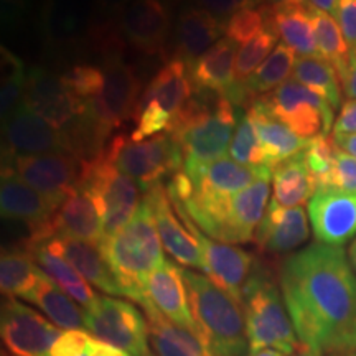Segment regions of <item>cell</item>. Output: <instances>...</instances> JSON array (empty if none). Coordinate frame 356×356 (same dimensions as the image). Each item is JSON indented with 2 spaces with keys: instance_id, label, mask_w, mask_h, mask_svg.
Segmentation results:
<instances>
[{
  "instance_id": "obj_38",
  "label": "cell",
  "mask_w": 356,
  "mask_h": 356,
  "mask_svg": "<svg viewBox=\"0 0 356 356\" xmlns=\"http://www.w3.org/2000/svg\"><path fill=\"white\" fill-rule=\"evenodd\" d=\"M293 79L325 97L333 109L341 104V84L335 68L323 58H300L293 68Z\"/></svg>"
},
{
  "instance_id": "obj_43",
  "label": "cell",
  "mask_w": 356,
  "mask_h": 356,
  "mask_svg": "<svg viewBox=\"0 0 356 356\" xmlns=\"http://www.w3.org/2000/svg\"><path fill=\"white\" fill-rule=\"evenodd\" d=\"M270 24V7L262 6L256 8H246L234 13L231 19L226 22V37L233 40L236 44L246 43L262 29Z\"/></svg>"
},
{
  "instance_id": "obj_19",
  "label": "cell",
  "mask_w": 356,
  "mask_h": 356,
  "mask_svg": "<svg viewBox=\"0 0 356 356\" xmlns=\"http://www.w3.org/2000/svg\"><path fill=\"white\" fill-rule=\"evenodd\" d=\"M3 157H30L51 152H73L68 136L44 121L42 115L20 104L3 122ZM74 154V152H73Z\"/></svg>"
},
{
  "instance_id": "obj_51",
  "label": "cell",
  "mask_w": 356,
  "mask_h": 356,
  "mask_svg": "<svg viewBox=\"0 0 356 356\" xmlns=\"http://www.w3.org/2000/svg\"><path fill=\"white\" fill-rule=\"evenodd\" d=\"M332 137L338 149L356 159V134H333Z\"/></svg>"
},
{
  "instance_id": "obj_4",
  "label": "cell",
  "mask_w": 356,
  "mask_h": 356,
  "mask_svg": "<svg viewBox=\"0 0 356 356\" xmlns=\"http://www.w3.org/2000/svg\"><path fill=\"white\" fill-rule=\"evenodd\" d=\"M99 248L122 287L124 297L137 302L142 309L149 305L147 279L165 262L149 200L144 197L132 220L118 234L102 241Z\"/></svg>"
},
{
  "instance_id": "obj_29",
  "label": "cell",
  "mask_w": 356,
  "mask_h": 356,
  "mask_svg": "<svg viewBox=\"0 0 356 356\" xmlns=\"http://www.w3.org/2000/svg\"><path fill=\"white\" fill-rule=\"evenodd\" d=\"M248 114L254 124L270 168L277 167L279 163L286 162L305 150L309 140L302 139L287 126L277 121L259 99H254V102L249 106Z\"/></svg>"
},
{
  "instance_id": "obj_20",
  "label": "cell",
  "mask_w": 356,
  "mask_h": 356,
  "mask_svg": "<svg viewBox=\"0 0 356 356\" xmlns=\"http://www.w3.org/2000/svg\"><path fill=\"white\" fill-rule=\"evenodd\" d=\"M317 243L343 246L356 234V195L337 188H320L307 203Z\"/></svg>"
},
{
  "instance_id": "obj_17",
  "label": "cell",
  "mask_w": 356,
  "mask_h": 356,
  "mask_svg": "<svg viewBox=\"0 0 356 356\" xmlns=\"http://www.w3.org/2000/svg\"><path fill=\"white\" fill-rule=\"evenodd\" d=\"M273 172L270 168H252L238 163L231 157H222L213 162L210 167L193 184V193L184 203H175L185 211H197L215 208L226 203L239 191L252 185L264 173Z\"/></svg>"
},
{
  "instance_id": "obj_23",
  "label": "cell",
  "mask_w": 356,
  "mask_h": 356,
  "mask_svg": "<svg viewBox=\"0 0 356 356\" xmlns=\"http://www.w3.org/2000/svg\"><path fill=\"white\" fill-rule=\"evenodd\" d=\"M145 297L149 305L144 310L155 309L172 323L195 333L184 269L165 259L147 279Z\"/></svg>"
},
{
  "instance_id": "obj_32",
  "label": "cell",
  "mask_w": 356,
  "mask_h": 356,
  "mask_svg": "<svg viewBox=\"0 0 356 356\" xmlns=\"http://www.w3.org/2000/svg\"><path fill=\"white\" fill-rule=\"evenodd\" d=\"M26 302L38 307L58 328H65V330L84 328V310L79 309L78 302L71 299L43 270Z\"/></svg>"
},
{
  "instance_id": "obj_5",
  "label": "cell",
  "mask_w": 356,
  "mask_h": 356,
  "mask_svg": "<svg viewBox=\"0 0 356 356\" xmlns=\"http://www.w3.org/2000/svg\"><path fill=\"white\" fill-rule=\"evenodd\" d=\"M243 310L251 353L274 348L287 356L299 345L282 292L266 270L254 269L243 292Z\"/></svg>"
},
{
  "instance_id": "obj_57",
  "label": "cell",
  "mask_w": 356,
  "mask_h": 356,
  "mask_svg": "<svg viewBox=\"0 0 356 356\" xmlns=\"http://www.w3.org/2000/svg\"><path fill=\"white\" fill-rule=\"evenodd\" d=\"M348 257H350L351 266H353V269H355V273H356V239H355L353 243H351L350 251H348Z\"/></svg>"
},
{
  "instance_id": "obj_53",
  "label": "cell",
  "mask_w": 356,
  "mask_h": 356,
  "mask_svg": "<svg viewBox=\"0 0 356 356\" xmlns=\"http://www.w3.org/2000/svg\"><path fill=\"white\" fill-rule=\"evenodd\" d=\"M338 2H340V0H307V3H309L312 8L327 12L330 13V15H335Z\"/></svg>"
},
{
  "instance_id": "obj_31",
  "label": "cell",
  "mask_w": 356,
  "mask_h": 356,
  "mask_svg": "<svg viewBox=\"0 0 356 356\" xmlns=\"http://www.w3.org/2000/svg\"><path fill=\"white\" fill-rule=\"evenodd\" d=\"M144 314L155 356H211L193 332L172 323L155 309L144 310Z\"/></svg>"
},
{
  "instance_id": "obj_3",
  "label": "cell",
  "mask_w": 356,
  "mask_h": 356,
  "mask_svg": "<svg viewBox=\"0 0 356 356\" xmlns=\"http://www.w3.org/2000/svg\"><path fill=\"white\" fill-rule=\"evenodd\" d=\"M238 114L229 97L216 95L211 101L193 99L181 111L168 134L181 147L184 170L191 181L225 157L233 140Z\"/></svg>"
},
{
  "instance_id": "obj_2",
  "label": "cell",
  "mask_w": 356,
  "mask_h": 356,
  "mask_svg": "<svg viewBox=\"0 0 356 356\" xmlns=\"http://www.w3.org/2000/svg\"><path fill=\"white\" fill-rule=\"evenodd\" d=\"M195 335L211 356H249L243 305L208 275L184 269Z\"/></svg>"
},
{
  "instance_id": "obj_55",
  "label": "cell",
  "mask_w": 356,
  "mask_h": 356,
  "mask_svg": "<svg viewBox=\"0 0 356 356\" xmlns=\"http://www.w3.org/2000/svg\"><path fill=\"white\" fill-rule=\"evenodd\" d=\"M289 356H322V353H318L317 350L310 348V346H307L305 343H300V341H299V345H297L296 351H293V353H291Z\"/></svg>"
},
{
  "instance_id": "obj_21",
  "label": "cell",
  "mask_w": 356,
  "mask_h": 356,
  "mask_svg": "<svg viewBox=\"0 0 356 356\" xmlns=\"http://www.w3.org/2000/svg\"><path fill=\"white\" fill-rule=\"evenodd\" d=\"M152 207L155 226H157L160 241L165 251L178 264L198 269L203 273L202 248L191 233L188 222L178 213L175 204L168 197L165 186L162 184L154 186L145 193Z\"/></svg>"
},
{
  "instance_id": "obj_37",
  "label": "cell",
  "mask_w": 356,
  "mask_h": 356,
  "mask_svg": "<svg viewBox=\"0 0 356 356\" xmlns=\"http://www.w3.org/2000/svg\"><path fill=\"white\" fill-rule=\"evenodd\" d=\"M310 10L312 20H314L315 43H317L318 55L335 68L341 81L350 60L348 43H346L343 33H341L340 25H338V22L333 19V15L312 7Z\"/></svg>"
},
{
  "instance_id": "obj_35",
  "label": "cell",
  "mask_w": 356,
  "mask_h": 356,
  "mask_svg": "<svg viewBox=\"0 0 356 356\" xmlns=\"http://www.w3.org/2000/svg\"><path fill=\"white\" fill-rule=\"evenodd\" d=\"M29 249L32 251L35 262L40 266V269L47 275H50L71 299L78 302L83 309H88V307L95 304L97 296L92 291L91 284L68 261H65L63 257L51 252L50 249L42 246V244H35Z\"/></svg>"
},
{
  "instance_id": "obj_52",
  "label": "cell",
  "mask_w": 356,
  "mask_h": 356,
  "mask_svg": "<svg viewBox=\"0 0 356 356\" xmlns=\"http://www.w3.org/2000/svg\"><path fill=\"white\" fill-rule=\"evenodd\" d=\"M92 356H131L126 351L115 348L113 345L104 343L95 338V343H92Z\"/></svg>"
},
{
  "instance_id": "obj_59",
  "label": "cell",
  "mask_w": 356,
  "mask_h": 356,
  "mask_svg": "<svg viewBox=\"0 0 356 356\" xmlns=\"http://www.w3.org/2000/svg\"><path fill=\"white\" fill-rule=\"evenodd\" d=\"M351 351H356V328H355V335H353V343H351Z\"/></svg>"
},
{
  "instance_id": "obj_14",
  "label": "cell",
  "mask_w": 356,
  "mask_h": 356,
  "mask_svg": "<svg viewBox=\"0 0 356 356\" xmlns=\"http://www.w3.org/2000/svg\"><path fill=\"white\" fill-rule=\"evenodd\" d=\"M0 335L12 356H48L61 332L40 312L7 297L2 304Z\"/></svg>"
},
{
  "instance_id": "obj_7",
  "label": "cell",
  "mask_w": 356,
  "mask_h": 356,
  "mask_svg": "<svg viewBox=\"0 0 356 356\" xmlns=\"http://www.w3.org/2000/svg\"><path fill=\"white\" fill-rule=\"evenodd\" d=\"M273 172L264 173L252 185L239 191L226 203L208 210L186 213L204 234L216 241L243 244L254 239L257 226L269 207Z\"/></svg>"
},
{
  "instance_id": "obj_56",
  "label": "cell",
  "mask_w": 356,
  "mask_h": 356,
  "mask_svg": "<svg viewBox=\"0 0 356 356\" xmlns=\"http://www.w3.org/2000/svg\"><path fill=\"white\" fill-rule=\"evenodd\" d=\"M249 356H287V355L282 353V351H279V350H274V348H264V350L256 351V353H251Z\"/></svg>"
},
{
  "instance_id": "obj_30",
  "label": "cell",
  "mask_w": 356,
  "mask_h": 356,
  "mask_svg": "<svg viewBox=\"0 0 356 356\" xmlns=\"http://www.w3.org/2000/svg\"><path fill=\"white\" fill-rule=\"evenodd\" d=\"M296 51L286 43H279L275 50L267 56V60L257 68L254 73L244 81L241 86H236L231 91L229 99L234 104H244V102H254L259 95H267L277 89L280 84L289 81V76L296 68Z\"/></svg>"
},
{
  "instance_id": "obj_36",
  "label": "cell",
  "mask_w": 356,
  "mask_h": 356,
  "mask_svg": "<svg viewBox=\"0 0 356 356\" xmlns=\"http://www.w3.org/2000/svg\"><path fill=\"white\" fill-rule=\"evenodd\" d=\"M42 269L35 262L29 248L8 249L2 252L0 259V287L2 293L13 299H29L37 286Z\"/></svg>"
},
{
  "instance_id": "obj_13",
  "label": "cell",
  "mask_w": 356,
  "mask_h": 356,
  "mask_svg": "<svg viewBox=\"0 0 356 356\" xmlns=\"http://www.w3.org/2000/svg\"><path fill=\"white\" fill-rule=\"evenodd\" d=\"M83 163L84 160H79L73 152H51L8 159L2 173H13L44 197L61 204L79 186Z\"/></svg>"
},
{
  "instance_id": "obj_50",
  "label": "cell",
  "mask_w": 356,
  "mask_h": 356,
  "mask_svg": "<svg viewBox=\"0 0 356 356\" xmlns=\"http://www.w3.org/2000/svg\"><path fill=\"white\" fill-rule=\"evenodd\" d=\"M343 92L350 99H356V51H350V60L346 71L341 78Z\"/></svg>"
},
{
  "instance_id": "obj_54",
  "label": "cell",
  "mask_w": 356,
  "mask_h": 356,
  "mask_svg": "<svg viewBox=\"0 0 356 356\" xmlns=\"http://www.w3.org/2000/svg\"><path fill=\"white\" fill-rule=\"evenodd\" d=\"M267 6L273 8H282V7H296V6H307L305 0H266Z\"/></svg>"
},
{
  "instance_id": "obj_24",
  "label": "cell",
  "mask_w": 356,
  "mask_h": 356,
  "mask_svg": "<svg viewBox=\"0 0 356 356\" xmlns=\"http://www.w3.org/2000/svg\"><path fill=\"white\" fill-rule=\"evenodd\" d=\"M309 216L304 208L280 207L274 200H270L254 234V241L261 251L269 254L292 252L309 241Z\"/></svg>"
},
{
  "instance_id": "obj_9",
  "label": "cell",
  "mask_w": 356,
  "mask_h": 356,
  "mask_svg": "<svg viewBox=\"0 0 356 356\" xmlns=\"http://www.w3.org/2000/svg\"><path fill=\"white\" fill-rule=\"evenodd\" d=\"M79 186L92 195L102 220V241L118 234L136 215L140 188L104 155L84 160Z\"/></svg>"
},
{
  "instance_id": "obj_34",
  "label": "cell",
  "mask_w": 356,
  "mask_h": 356,
  "mask_svg": "<svg viewBox=\"0 0 356 356\" xmlns=\"http://www.w3.org/2000/svg\"><path fill=\"white\" fill-rule=\"evenodd\" d=\"M270 22L284 43L302 58H320L309 6L270 7Z\"/></svg>"
},
{
  "instance_id": "obj_46",
  "label": "cell",
  "mask_w": 356,
  "mask_h": 356,
  "mask_svg": "<svg viewBox=\"0 0 356 356\" xmlns=\"http://www.w3.org/2000/svg\"><path fill=\"white\" fill-rule=\"evenodd\" d=\"M197 3L226 24L234 13L246 10V8L262 7L267 2L266 0H197Z\"/></svg>"
},
{
  "instance_id": "obj_16",
  "label": "cell",
  "mask_w": 356,
  "mask_h": 356,
  "mask_svg": "<svg viewBox=\"0 0 356 356\" xmlns=\"http://www.w3.org/2000/svg\"><path fill=\"white\" fill-rule=\"evenodd\" d=\"M175 208L188 222L191 233L202 248L204 275H208L218 287L228 292L231 297H234L241 304L244 287H246L249 277L256 269L254 256L241 248L216 241L210 236L203 234V231L186 216V213L180 207L175 204Z\"/></svg>"
},
{
  "instance_id": "obj_44",
  "label": "cell",
  "mask_w": 356,
  "mask_h": 356,
  "mask_svg": "<svg viewBox=\"0 0 356 356\" xmlns=\"http://www.w3.org/2000/svg\"><path fill=\"white\" fill-rule=\"evenodd\" d=\"M63 79L71 92L88 106L101 95L104 88V71L91 65L74 66L70 73L63 74Z\"/></svg>"
},
{
  "instance_id": "obj_15",
  "label": "cell",
  "mask_w": 356,
  "mask_h": 356,
  "mask_svg": "<svg viewBox=\"0 0 356 356\" xmlns=\"http://www.w3.org/2000/svg\"><path fill=\"white\" fill-rule=\"evenodd\" d=\"M22 104L42 115L44 121L55 126L58 131L76 121H83L89 111L86 102L78 99L66 86L63 76H56L38 66H35L26 74Z\"/></svg>"
},
{
  "instance_id": "obj_18",
  "label": "cell",
  "mask_w": 356,
  "mask_h": 356,
  "mask_svg": "<svg viewBox=\"0 0 356 356\" xmlns=\"http://www.w3.org/2000/svg\"><path fill=\"white\" fill-rule=\"evenodd\" d=\"M60 204L35 190L13 173H2L0 184V213L3 220L24 221L29 225L30 246L50 238V222Z\"/></svg>"
},
{
  "instance_id": "obj_8",
  "label": "cell",
  "mask_w": 356,
  "mask_h": 356,
  "mask_svg": "<svg viewBox=\"0 0 356 356\" xmlns=\"http://www.w3.org/2000/svg\"><path fill=\"white\" fill-rule=\"evenodd\" d=\"M193 84L188 76V66L181 58L163 65L140 96L136 113V129L132 140H145L170 131L181 111L191 101Z\"/></svg>"
},
{
  "instance_id": "obj_49",
  "label": "cell",
  "mask_w": 356,
  "mask_h": 356,
  "mask_svg": "<svg viewBox=\"0 0 356 356\" xmlns=\"http://www.w3.org/2000/svg\"><path fill=\"white\" fill-rule=\"evenodd\" d=\"M333 134H356V99L346 101L338 114Z\"/></svg>"
},
{
  "instance_id": "obj_48",
  "label": "cell",
  "mask_w": 356,
  "mask_h": 356,
  "mask_svg": "<svg viewBox=\"0 0 356 356\" xmlns=\"http://www.w3.org/2000/svg\"><path fill=\"white\" fill-rule=\"evenodd\" d=\"M333 17L340 25L350 51H356V0H340Z\"/></svg>"
},
{
  "instance_id": "obj_45",
  "label": "cell",
  "mask_w": 356,
  "mask_h": 356,
  "mask_svg": "<svg viewBox=\"0 0 356 356\" xmlns=\"http://www.w3.org/2000/svg\"><path fill=\"white\" fill-rule=\"evenodd\" d=\"M95 337L86 330H65L58 337L48 356H88L92 351Z\"/></svg>"
},
{
  "instance_id": "obj_27",
  "label": "cell",
  "mask_w": 356,
  "mask_h": 356,
  "mask_svg": "<svg viewBox=\"0 0 356 356\" xmlns=\"http://www.w3.org/2000/svg\"><path fill=\"white\" fill-rule=\"evenodd\" d=\"M238 44L228 37H222L207 53L188 66V76L197 91H210L228 97L233 91L234 65Z\"/></svg>"
},
{
  "instance_id": "obj_42",
  "label": "cell",
  "mask_w": 356,
  "mask_h": 356,
  "mask_svg": "<svg viewBox=\"0 0 356 356\" xmlns=\"http://www.w3.org/2000/svg\"><path fill=\"white\" fill-rule=\"evenodd\" d=\"M26 76L24 65L10 50L2 48V76H0V104H2V124L7 121L24 101Z\"/></svg>"
},
{
  "instance_id": "obj_10",
  "label": "cell",
  "mask_w": 356,
  "mask_h": 356,
  "mask_svg": "<svg viewBox=\"0 0 356 356\" xmlns=\"http://www.w3.org/2000/svg\"><path fill=\"white\" fill-rule=\"evenodd\" d=\"M84 310V328L96 340L113 345L131 356H149L147 317L131 302L113 296H97Z\"/></svg>"
},
{
  "instance_id": "obj_11",
  "label": "cell",
  "mask_w": 356,
  "mask_h": 356,
  "mask_svg": "<svg viewBox=\"0 0 356 356\" xmlns=\"http://www.w3.org/2000/svg\"><path fill=\"white\" fill-rule=\"evenodd\" d=\"M102 71L104 88L101 95L89 104L88 111V121L101 147L111 131L121 127L137 113L140 101V81L131 65L119 56H113L104 61Z\"/></svg>"
},
{
  "instance_id": "obj_40",
  "label": "cell",
  "mask_w": 356,
  "mask_h": 356,
  "mask_svg": "<svg viewBox=\"0 0 356 356\" xmlns=\"http://www.w3.org/2000/svg\"><path fill=\"white\" fill-rule=\"evenodd\" d=\"M302 154H304L307 168L317 185V190L333 188L337 167V145L333 137L320 134L309 140Z\"/></svg>"
},
{
  "instance_id": "obj_60",
  "label": "cell",
  "mask_w": 356,
  "mask_h": 356,
  "mask_svg": "<svg viewBox=\"0 0 356 356\" xmlns=\"http://www.w3.org/2000/svg\"><path fill=\"white\" fill-rule=\"evenodd\" d=\"M333 356H356V351H348V353H340V355H333Z\"/></svg>"
},
{
  "instance_id": "obj_6",
  "label": "cell",
  "mask_w": 356,
  "mask_h": 356,
  "mask_svg": "<svg viewBox=\"0 0 356 356\" xmlns=\"http://www.w3.org/2000/svg\"><path fill=\"white\" fill-rule=\"evenodd\" d=\"M122 173L131 177L145 193L165 177L184 170V152L170 134H159L145 140H132L121 134L111 139L101 152Z\"/></svg>"
},
{
  "instance_id": "obj_39",
  "label": "cell",
  "mask_w": 356,
  "mask_h": 356,
  "mask_svg": "<svg viewBox=\"0 0 356 356\" xmlns=\"http://www.w3.org/2000/svg\"><path fill=\"white\" fill-rule=\"evenodd\" d=\"M279 35L273 26V22L262 29L259 33H256L251 40L241 44L238 55H236L234 65V83L236 86H241L246 79L251 76L254 71L267 60L277 47ZM234 86V88H236Z\"/></svg>"
},
{
  "instance_id": "obj_33",
  "label": "cell",
  "mask_w": 356,
  "mask_h": 356,
  "mask_svg": "<svg viewBox=\"0 0 356 356\" xmlns=\"http://www.w3.org/2000/svg\"><path fill=\"white\" fill-rule=\"evenodd\" d=\"M273 200L280 207L296 208L310 202L317 191V185L307 168L304 154L296 155L273 168Z\"/></svg>"
},
{
  "instance_id": "obj_12",
  "label": "cell",
  "mask_w": 356,
  "mask_h": 356,
  "mask_svg": "<svg viewBox=\"0 0 356 356\" xmlns=\"http://www.w3.org/2000/svg\"><path fill=\"white\" fill-rule=\"evenodd\" d=\"M256 99L302 139L310 140L320 134L327 136L335 126V109L330 102L296 79H289Z\"/></svg>"
},
{
  "instance_id": "obj_1",
  "label": "cell",
  "mask_w": 356,
  "mask_h": 356,
  "mask_svg": "<svg viewBox=\"0 0 356 356\" xmlns=\"http://www.w3.org/2000/svg\"><path fill=\"white\" fill-rule=\"evenodd\" d=\"M279 284L300 343L318 353L351 351L356 273L340 246L312 243L282 261Z\"/></svg>"
},
{
  "instance_id": "obj_41",
  "label": "cell",
  "mask_w": 356,
  "mask_h": 356,
  "mask_svg": "<svg viewBox=\"0 0 356 356\" xmlns=\"http://www.w3.org/2000/svg\"><path fill=\"white\" fill-rule=\"evenodd\" d=\"M231 159L252 168H270L266 152L248 113H238L234 136L229 145ZM273 170V168H270Z\"/></svg>"
},
{
  "instance_id": "obj_47",
  "label": "cell",
  "mask_w": 356,
  "mask_h": 356,
  "mask_svg": "<svg viewBox=\"0 0 356 356\" xmlns=\"http://www.w3.org/2000/svg\"><path fill=\"white\" fill-rule=\"evenodd\" d=\"M337 145V144H335ZM333 188L356 195V159L337 147L335 186Z\"/></svg>"
},
{
  "instance_id": "obj_61",
  "label": "cell",
  "mask_w": 356,
  "mask_h": 356,
  "mask_svg": "<svg viewBox=\"0 0 356 356\" xmlns=\"http://www.w3.org/2000/svg\"><path fill=\"white\" fill-rule=\"evenodd\" d=\"M149 356H155V355H152V353H150V355H149Z\"/></svg>"
},
{
  "instance_id": "obj_58",
  "label": "cell",
  "mask_w": 356,
  "mask_h": 356,
  "mask_svg": "<svg viewBox=\"0 0 356 356\" xmlns=\"http://www.w3.org/2000/svg\"><path fill=\"white\" fill-rule=\"evenodd\" d=\"M106 2H109V3H124V6H126V3L131 2V0H106Z\"/></svg>"
},
{
  "instance_id": "obj_28",
  "label": "cell",
  "mask_w": 356,
  "mask_h": 356,
  "mask_svg": "<svg viewBox=\"0 0 356 356\" xmlns=\"http://www.w3.org/2000/svg\"><path fill=\"white\" fill-rule=\"evenodd\" d=\"M178 53L186 65L193 63L226 33V24L200 6L181 8L177 19Z\"/></svg>"
},
{
  "instance_id": "obj_25",
  "label": "cell",
  "mask_w": 356,
  "mask_h": 356,
  "mask_svg": "<svg viewBox=\"0 0 356 356\" xmlns=\"http://www.w3.org/2000/svg\"><path fill=\"white\" fill-rule=\"evenodd\" d=\"M40 244L68 261L91 286L113 297H124L122 287L119 286L113 269L97 244L63 236H56Z\"/></svg>"
},
{
  "instance_id": "obj_22",
  "label": "cell",
  "mask_w": 356,
  "mask_h": 356,
  "mask_svg": "<svg viewBox=\"0 0 356 356\" xmlns=\"http://www.w3.org/2000/svg\"><path fill=\"white\" fill-rule=\"evenodd\" d=\"M172 17L165 0H131L122 8L121 29L136 50L157 55L170 33Z\"/></svg>"
},
{
  "instance_id": "obj_26",
  "label": "cell",
  "mask_w": 356,
  "mask_h": 356,
  "mask_svg": "<svg viewBox=\"0 0 356 356\" xmlns=\"http://www.w3.org/2000/svg\"><path fill=\"white\" fill-rule=\"evenodd\" d=\"M63 236L101 246L102 220L97 204L86 188H74L60 204L50 222V238Z\"/></svg>"
}]
</instances>
